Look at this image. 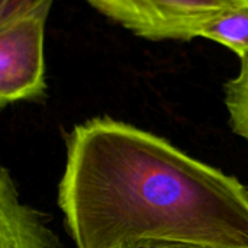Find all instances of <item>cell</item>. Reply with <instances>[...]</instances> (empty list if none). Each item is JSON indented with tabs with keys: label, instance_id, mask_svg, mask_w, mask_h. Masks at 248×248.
<instances>
[{
	"label": "cell",
	"instance_id": "7a4b0ae2",
	"mask_svg": "<svg viewBox=\"0 0 248 248\" xmlns=\"http://www.w3.org/2000/svg\"><path fill=\"white\" fill-rule=\"evenodd\" d=\"M96 12L150 41H190L237 0H83Z\"/></svg>",
	"mask_w": 248,
	"mask_h": 248
},
{
	"label": "cell",
	"instance_id": "5b68a950",
	"mask_svg": "<svg viewBox=\"0 0 248 248\" xmlns=\"http://www.w3.org/2000/svg\"><path fill=\"white\" fill-rule=\"evenodd\" d=\"M199 38L221 44L244 60L248 57V7L240 4L221 13L202 28Z\"/></svg>",
	"mask_w": 248,
	"mask_h": 248
},
{
	"label": "cell",
	"instance_id": "9c48e42d",
	"mask_svg": "<svg viewBox=\"0 0 248 248\" xmlns=\"http://www.w3.org/2000/svg\"><path fill=\"white\" fill-rule=\"evenodd\" d=\"M237 1H238V3H241L243 6H247L248 7V0H237Z\"/></svg>",
	"mask_w": 248,
	"mask_h": 248
},
{
	"label": "cell",
	"instance_id": "277c9868",
	"mask_svg": "<svg viewBox=\"0 0 248 248\" xmlns=\"http://www.w3.org/2000/svg\"><path fill=\"white\" fill-rule=\"evenodd\" d=\"M0 248H61L45 217L19 201L4 167L0 174Z\"/></svg>",
	"mask_w": 248,
	"mask_h": 248
},
{
	"label": "cell",
	"instance_id": "ba28073f",
	"mask_svg": "<svg viewBox=\"0 0 248 248\" xmlns=\"http://www.w3.org/2000/svg\"><path fill=\"white\" fill-rule=\"evenodd\" d=\"M113 248H212L205 246H198L192 243L174 241V240H161V238H142L129 243L119 244Z\"/></svg>",
	"mask_w": 248,
	"mask_h": 248
},
{
	"label": "cell",
	"instance_id": "52a82bcc",
	"mask_svg": "<svg viewBox=\"0 0 248 248\" xmlns=\"http://www.w3.org/2000/svg\"><path fill=\"white\" fill-rule=\"evenodd\" d=\"M54 0H0V26L29 16Z\"/></svg>",
	"mask_w": 248,
	"mask_h": 248
},
{
	"label": "cell",
	"instance_id": "6da1fadb",
	"mask_svg": "<svg viewBox=\"0 0 248 248\" xmlns=\"http://www.w3.org/2000/svg\"><path fill=\"white\" fill-rule=\"evenodd\" d=\"M58 205L77 248L142 238L248 248V190L238 179L108 116L68 135Z\"/></svg>",
	"mask_w": 248,
	"mask_h": 248
},
{
	"label": "cell",
	"instance_id": "8992f818",
	"mask_svg": "<svg viewBox=\"0 0 248 248\" xmlns=\"http://www.w3.org/2000/svg\"><path fill=\"white\" fill-rule=\"evenodd\" d=\"M240 61L237 76L225 84V106L232 131L248 141V57Z\"/></svg>",
	"mask_w": 248,
	"mask_h": 248
},
{
	"label": "cell",
	"instance_id": "3957f363",
	"mask_svg": "<svg viewBox=\"0 0 248 248\" xmlns=\"http://www.w3.org/2000/svg\"><path fill=\"white\" fill-rule=\"evenodd\" d=\"M51 4L0 26V105L44 96L45 25Z\"/></svg>",
	"mask_w": 248,
	"mask_h": 248
}]
</instances>
